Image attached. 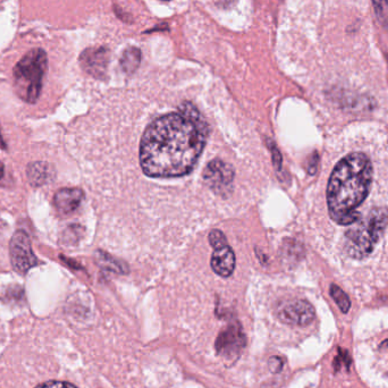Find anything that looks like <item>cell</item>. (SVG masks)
<instances>
[{"label": "cell", "instance_id": "cell-23", "mask_svg": "<svg viewBox=\"0 0 388 388\" xmlns=\"http://www.w3.org/2000/svg\"><path fill=\"white\" fill-rule=\"evenodd\" d=\"M164 1H170V0H164Z\"/></svg>", "mask_w": 388, "mask_h": 388}, {"label": "cell", "instance_id": "cell-8", "mask_svg": "<svg viewBox=\"0 0 388 388\" xmlns=\"http://www.w3.org/2000/svg\"><path fill=\"white\" fill-rule=\"evenodd\" d=\"M245 342L247 340L241 325H229L224 331L219 334L218 338L216 340V349L221 356L232 359L233 356L240 354Z\"/></svg>", "mask_w": 388, "mask_h": 388}, {"label": "cell", "instance_id": "cell-16", "mask_svg": "<svg viewBox=\"0 0 388 388\" xmlns=\"http://www.w3.org/2000/svg\"><path fill=\"white\" fill-rule=\"evenodd\" d=\"M209 242H210L214 249L223 247V245L227 244V241H226L225 235L223 234L222 232L217 231V229L212 231V233L209 234Z\"/></svg>", "mask_w": 388, "mask_h": 388}, {"label": "cell", "instance_id": "cell-4", "mask_svg": "<svg viewBox=\"0 0 388 388\" xmlns=\"http://www.w3.org/2000/svg\"><path fill=\"white\" fill-rule=\"evenodd\" d=\"M47 55L42 49L28 52L14 68V80L17 92L28 103H36L41 92L47 71Z\"/></svg>", "mask_w": 388, "mask_h": 388}, {"label": "cell", "instance_id": "cell-19", "mask_svg": "<svg viewBox=\"0 0 388 388\" xmlns=\"http://www.w3.org/2000/svg\"><path fill=\"white\" fill-rule=\"evenodd\" d=\"M283 360L278 356H273L272 359L269 360V368L273 372H279L283 369Z\"/></svg>", "mask_w": 388, "mask_h": 388}, {"label": "cell", "instance_id": "cell-13", "mask_svg": "<svg viewBox=\"0 0 388 388\" xmlns=\"http://www.w3.org/2000/svg\"><path fill=\"white\" fill-rule=\"evenodd\" d=\"M121 68L126 74H133L141 63V52L136 47H130L123 52L121 58Z\"/></svg>", "mask_w": 388, "mask_h": 388}, {"label": "cell", "instance_id": "cell-9", "mask_svg": "<svg viewBox=\"0 0 388 388\" xmlns=\"http://www.w3.org/2000/svg\"><path fill=\"white\" fill-rule=\"evenodd\" d=\"M80 61L84 71L92 76L103 77L106 74L107 66L110 61V52L103 47L88 49L81 56Z\"/></svg>", "mask_w": 388, "mask_h": 388}, {"label": "cell", "instance_id": "cell-22", "mask_svg": "<svg viewBox=\"0 0 388 388\" xmlns=\"http://www.w3.org/2000/svg\"><path fill=\"white\" fill-rule=\"evenodd\" d=\"M3 165L1 164V161H0V180L3 178Z\"/></svg>", "mask_w": 388, "mask_h": 388}, {"label": "cell", "instance_id": "cell-20", "mask_svg": "<svg viewBox=\"0 0 388 388\" xmlns=\"http://www.w3.org/2000/svg\"><path fill=\"white\" fill-rule=\"evenodd\" d=\"M310 161H310V164H309L308 167L309 173L312 174V175H314V174L316 173V170H317L318 154H314V157H312Z\"/></svg>", "mask_w": 388, "mask_h": 388}, {"label": "cell", "instance_id": "cell-2", "mask_svg": "<svg viewBox=\"0 0 388 388\" xmlns=\"http://www.w3.org/2000/svg\"><path fill=\"white\" fill-rule=\"evenodd\" d=\"M372 165L363 152H353L334 168L327 186L328 212L334 222L351 225L359 222L356 210L371 189Z\"/></svg>", "mask_w": 388, "mask_h": 388}, {"label": "cell", "instance_id": "cell-11", "mask_svg": "<svg viewBox=\"0 0 388 388\" xmlns=\"http://www.w3.org/2000/svg\"><path fill=\"white\" fill-rule=\"evenodd\" d=\"M83 200V192L80 189H61L54 196V205L58 212L68 215L74 212Z\"/></svg>", "mask_w": 388, "mask_h": 388}, {"label": "cell", "instance_id": "cell-5", "mask_svg": "<svg viewBox=\"0 0 388 388\" xmlns=\"http://www.w3.org/2000/svg\"><path fill=\"white\" fill-rule=\"evenodd\" d=\"M10 260L15 272L25 274L37 265L31 241L25 232L17 231L10 241Z\"/></svg>", "mask_w": 388, "mask_h": 388}, {"label": "cell", "instance_id": "cell-10", "mask_svg": "<svg viewBox=\"0 0 388 388\" xmlns=\"http://www.w3.org/2000/svg\"><path fill=\"white\" fill-rule=\"evenodd\" d=\"M212 267L219 276L228 277L233 274L235 269V254L228 244L216 247L212 254Z\"/></svg>", "mask_w": 388, "mask_h": 388}, {"label": "cell", "instance_id": "cell-14", "mask_svg": "<svg viewBox=\"0 0 388 388\" xmlns=\"http://www.w3.org/2000/svg\"><path fill=\"white\" fill-rule=\"evenodd\" d=\"M331 296L334 301L336 302L340 312L343 314H347L350 312V298L347 296V293L344 292L343 289H340V286L335 285V284L331 286Z\"/></svg>", "mask_w": 388, "mask_h": 388}, {"label": "cell", "instance_id": "cell-18", "mask_svg": "<svg viewBox=\"0 0 388 388\" xmlns=\"http://www.w3.org/2000/svg\"><path fill=\"white\" fill-rule=\"evenodd\" d=\"M379 17H382L388 10V0H372Z\"/></svg>", "mask_w": 388, "mask_h": 388}, {"label": "cell", "instance_id": "cell-1", "mask_svg": "<svg viewBox=\"0 0 388 388\" xmlns=\"http://www.w3.org/2000/svg\"><path fill=\"white\" fill-rule=\"evenodd\" d=\"M207 126L196 107L161 116L142 136L140 161L151 177L183 176L193 170L205 147Z\"/></svg>", "mask_w": 388, "mask_h": 388}, {"label": "cell", "instance_id": "cell-7", "mask_svg": "<svg viewBox=\"0 0 388 388\" xmlns=\"http://www.w3.org/2000/svg\"><path fill=\"white\" fill-rule=\"evenodd\" d=\"M205 183L210 189L218 194H225L231 191V185L234 178V172L229 165L222 161L209 163L203 173Z\"/></svg>", "mask_w": 388, "mask_h": 388}, {"label": "cell", "instance_id": "cell-15", "mask_svg": "<svg viewBox=\"0 0 388 388\" xmlns=\"http://www.w3.org/2000/svg\"><path fill=\"white\" fill-rule=\"evenodd\" d=\"M379 361L382 365V369L385 372V375L388 377V338L382 340L378 347Z\"/></svg>", "mask_w": 388, "mask_h": 388}, {"label": "cell", "instance_id": "cell-12", "mask_svg": "<svg viewBox=\"0 0 388 388\" xmlns=\"http://www.w3.org/2000/svg\"><path fill=\"white\" fill-rule=\"evenodd\" d=\"M26 174H28L30 183L33 186L45 185L52 180V175H54L52 167L43 161H37V163L30 164L26 170Z\"/></svg>", "mask_w": 388, "mask_h": 388}, {"label": "cell", "instance_id": "cell-17", "mask_svg": "<svg viewBox=\"0 0 388 388\" xmlns=\"http://www.w3.org/2000/svg\"><path fill=\"white\" fill-rule=\"evenodd\" d=\"M36 388H76L70 382H48L41 384Z\"/></svg>", "mask_w": 388, "mask_h": 388}, {"label": "cell", "instance_id": "cell-6", "mask_svg": "<svg viewBox=\"0 0 388 388\" xmlns=\"http://www.w3.org/2000/svg\"><path fill=\"white\" fill-rule=\"evenodd\" d=\"M278 317L285 324L305 327L314 320L316 312L312 303L296 298L286 301L279 307Z\"/></svg>", "mask_w": 388, "mask_h": 388}, {"label": "cell", "instance_id": "cell-21", "mask_svg": "<svg viewBox=\"0 0 388 388\" xmlns=\"http://www.w3.org/2000/svg\"><path fill=\"white\" fill-rule=\"evenodd\" d=\"M0 148L1 149H6V145H5V142H3V136L0 134Z\"/></svg>", "mask_w": 388, "mask_h": 388}, {"label": "cell", "instance_id": "cell-3", "mask_svg": "<svg viewBox=\"0 0 388 388\" xmlns=\"http://www.w3.org/2000/svg\"><path fill=\"white\" fill-rule=\"evenodd\" d=\"M388 224V212L385 208L372 209L363 222L351 228L345 234V249L356 259L367 258Z\"/></svg>", "mask_w": 388, "mask_h": 388}]
</instances>
